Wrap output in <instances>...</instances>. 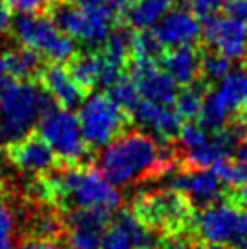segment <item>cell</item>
<instances>
[{
  "mask_svg": "<svg viewBox=\"0 0 247 249\" xmlns=\"http://www.w3.org/2000/svg\"><path fill=\"white\" fill-rule=\"evenodd\" d=\"M176 164V151L162 149L155 137L145 131H124L109 142L98 157L100 173L115 187L133 186L160 177Z\"/></svg>",
  "mask_w": 247,
  "mask_h": 249,
  "instance_id": "obj_1",
  "label": "cell"
},
{
  "mask_svg": "<svg viewBox=\"0 0 247 249\" xmlns=\"http://www.w3.org/2000/svg\"><path fill=\"white\" fill-rule=\"evenodd\" d=\"M49 184L55 208L66 209H102L115 213L122 196L106 178L100 169L91 166H64L44 175Z\"/></svg>",
  "mask_w": 247,
  "mask_h": 249,
  "instance_id": "obj_2",
  "label": "cell"
},
{
  "mask_svg": "<svg viewBox=\"0 0 247 249\" xmlns=\"http://www.w3.org/2000/svg\"><path fill=\"white\" fill-rule=\"evenodd\" d=\"M55 106L40 82L7 78L0 86V145L28 137L44 113Z\"/></svg>",
  "mask_w": 247,
  "mask_h": 249,
  "instance_id": "obj_3",
  "label": "cell"
},
{
  "mask_svg": "<svg viewBox=\"0 0 247 249\" xmlns=\"http://www.w3.org/2000/svg\"><path fill=\"white\" fill-rule=\"evenodd\" d=\"M138 220L162 238L189 236L194 231V206L173 187L138 195L131 209Z\"/></svg>",
  "mask_w": 247,
  "mask_h": 249,
  "instance_id": "obj_4",
  "label": "cell"
},
{
  "mask_svg": "<svg viewBox=\"0 0 247 249\" xmlns=\"http://www.w3.org/2000/svg\"><path fill=\"white\" fill-rule=\"evenodd\" d=\"M48 17L73 40L91 48L89 51L106 44L118 22V13L111 6H75L64 0L49 11Z\"/></svg>",
  "mask_w": 247,
  "mask_h": 249,
  "instance_id": "obj_5",
  "label": "cell"
},
{
  "mask_svg": "<svg viewBox=\"0 0 247 249\" xmlns=\"http://www.w3.org/2000/svg\"><path fill=\"white\" fill-rule=\"evenodd\" d=\"M38 135L55 151L64 166H88L91 147L82 135L78 117L58 106L51 107L38 122Z\"/></svg>",
  "mask_w": 247,
  "mask_h": 249,
  "instance_id": "obj_6",
  "label": "cell"
},
{
  "mask_svg": "<svg viewBox=\"0 0 247 249\" xmlns=\"http://www.w3.org/2000/svg\"><path fill=\"white\" fill-rule=\"evenodd\" d=\"M11 28L20 46L36 51L48 62H64L76 55L75 40L66 35L48 15L20 13Z\"/></svg>",
  "mask_w": 247,
  "mask_h": 249,
  "instance_id": "obj_7",
  "label": "cell"
},
{
  "mask_svg": "<svg viewBox=\"0 0 247 249\" xmlns=\"http://www.w3.org/2000/svg\"><path fill=\"white\" fill-rule=\"evenodd\" d=\"M78 122L88 145L98 149L127 131L131 115L111 98L109 93H96L80 106Z\"/></svg>",
  "mask_w": 247,
  "mask_h": 249,
  "instance_id": "obj_8",
  "label": "cell"
},
{
  "mask_svg": "<svg viewBox=\"0 0 247 249\" xmlns=\"http://www.w3.org/2000/svg\"><path fill=\"white\" fill-rule=\"evenodd\" d=\"M194 231L206 244L240 249L247 244V209L226 196L196 214Z\"/></svg>",
  "mask_w": 247,
  "mask_h": 249,
  "instance_id": "obj_9",
  "label": "cell"
},
{
  "mask_svg": "<svg viewBox=\"0 0 247 249\" xmlns=\"http://www.w3.org/2000/svg\"><path fill=\"white\" fill-rule=\"evenodd\" d=\"M244 111H247V70L231 71L214 89L206 93L198 122L214 131L229 124L231 115Z\"/></svg>",
  "mask_w": 247,
  "mask_h": 249,
  "instance_id": "obj_10",
  "label": "cell"
},
{
  "mask_svg": "<svg viewBox=\"0 0 247 249\" xmlns=\"http://www.w3.org/2000/svg\"><path fill=\"white\" fill-rule=\"evenodd\" d=\"M202 36L207 48L233 62L247 56V24L229 15H214L204 20Z\"/></svg>",
  "mask_w": 247,
  "mask_h": 249,
  "instance_id": "obj_11",
  "label": "cell"
},
{
  "mask_svg": "<svg viewBox=\"0 0 247 249\" xmlns=\"http://www.w3.org/2000/svg\"><path fill=\"white\" fill-rule=\"evenodd\" d=\"M113 222V213L102 209H71L64 214L66 235L71 249H98L106 231Z\"/></svg>",
  "mask_w": 247,
  "mask_h": 249,
  "instance_id": "obj_12",
  "label": "cell"
},
{
  "mask_svg": "<svg viewBox=\"0 0 247 249\" xmlns=\"http://www.w3.org/2000/svg\"><path fill=\"white\" fill-rule=\"evenodd\" d=\"M169 187L185 195L194 208H209L224 200L227 191L222 187V180L211 169L200 167H180V171L171 175Z\"/></svg>",
  "mask_w": 247,
  "mask_h": 249,
  "instance_id": "obj_13",
  "label": "cell"
},
{
  "mask_svg": "<svg viewBox=\"0 0 247 249\" xmlns=\"http://www.w3.org/2000/svg\"><path fill=\"white\" fill-rule=\"evenodd\" d=\"M4 153H6V159L20 173H28L33 177L46 175L60 166V160L56 159L55 151L40 135H35V133H29L28 137L6 145Z\"/></svg>",
  "mask_w": 247,
  "mask_h": 249,
  "instance_id": "obj_14",
  "label": "cell"
},
{
  "mask_svg": "<svg viewBox=\"0 0 247 249\" xmlns=\"http://www.w3.org/2000/svg\"><path fill=\"white\" fill-rule=\"evenodd\" d=\"M127 73L133 76L142 100L160 106H173L178 95V84L167 75L158 62L131 60Z\"/></svg>",
  "mask_w": 247,
  "mask_h": 249,
  "instance_id": "obj_15",
  "label": "cell"
},
{
  "mask_svg": "<svg viewBox=\"0 0 247 249\" xmlns=\"http://www.w3.org/2000/svg\"><path fill=\"white\" fill-rule=\"evenodd\" d=\"M160 240L138 220L135 213L125 209L118 214L106 231L98 249H153Z\"/></svg>",
  "mask_w": 247,
  "mask_h": 249,
  "instance_id": "obj_16",
  "label": "cell"
},
{
  "mask_svg": "<svg viewBox=\"0 0 247 249\" xmlns=\"http://www.w3.org/2000/svg\"><path fill=\"white\" fill-rule=\"evenodd\" d=\"M160 44L167 49L196 46L202 38L200 18L189 7H175L153 28Z\"/></svg>",
  "mask_w": 247,
  "mask_h": 249,
  "instance_id": "obj_17",
  "label": "cell"
},
{
  "mask_svg": "<svg viewBox=\"0 0 247 249\" xmlns=\"http://www.w3.org/2000/svg\"><path fill=\"white\" fill-rule=\"evenodd\" d=\"M129 115L131 120L140 125L144 131H149L151 137L165 142L178 139L182 125L185 124L184 118L176 113L175 107L153 104L147 100H140Z\"/></svg>",
  "mask_w": 247,
  "mask_h": 249,
  "instance_id": "obj_18",
  "label": "cell"
},
{
  "mask_svg": "<svg viewBox=\"0 0 247 249\" xmlns=\"http://www.w3.org/2000/svg\"><path fill=\"white\" fill-rule=\"evenodd\" d=\"M38 82L44 86L55 104L62 109L73 111L84 104L88 97V91L76 82L73 75L69 73L68 66H62L60 62H48L40 73Z\"/></svg>",
  "mask_w": 247,
  "mask_h": 249,
  "instance_id": "obj_19",
  "label": "cell"
},
{
  "mask_svg": "<svg viewBox=\"0 0 247 249\" xmlns=\"http://www.w3.org/2000/svg\"><path fill=\"white\" fill-rule=\"evenodd\" d=\"M202 56L204 49L196 46H182L164 51L158 64L178 86H189L200 80Z\"/></svg>",
  "mask_w": 247,
  "mask_h": 249,
  "instance_id": "obj_20",
  "label": "cell"
},
{
  "mask_svg": "<svg viewBox=\"0 0 247 249\" xmlns=\"http://www.w3.org/2000/svg\"><path fill=\"white\" fill-rule=\"evenodd\" d=\"M175 0H138L133 7L124 11V20L135 31L153 29L173 9Z\"/></svg>",
  "mask_w": 247,
  "mask_h": 249,
  "instance_id": "obj_21",
  "label": "cell"
},
{
  "mask_svg": "<svg viewBox=\"0 0 247 249\" xmlns=\"http://www.w3.org/2000/svg\"><path fill=\"white\" fill-rule=\"evenodd\" d=\"M4 62H6L7 73L15 80H36L40 78V73L48 60L36 51L28 48L9 49L4 55Z\"/></svg>",
  "mask_w": 247,
  "mask_h": 249,
  "instance_id": "obj_22",
  "label": "cell"
},
{
  "mask_svg": "<svg viewBox=\"0 0 247 249\" xmlns=\"http://www.w3.org/2000/svg\"><path fill=\"white\" fill-rule=\"evenodd\" d=\"M206 88L207 84L198 80L194 84H189V86H184V89L178 91V95L175 98V109L180 117L184 118V122H189V120H194V118L200 117V111H202V106H204V98H206Z\"/></svg>",
  "mask_w": 247,
  "mask_h": 249,
  "instance_id": "obj_23",
  "label": "cell"
},
{
  "mask_svg": "<svg viewBox=\"0 0 247 249\" xmlns=\"http://www.w3.org/2000/svg\"><path fill=\"white\" fill-rule=\"evenodd\" d=\"M231 68H233V60L227 58V56L220 55L216 51H204V56H202V73H200V80L209 84L224 80L229 73H231Z\"/></svg>",
  "mask_w": 247,
  "mask_h": 249,
  "instance_id": "obj_24",
  "label": "cell"
},
{
  "mask_svg": "<svg viewBox=\"0 0 247 249\" xmlns=\"http://www.w3.org/2000/svg\"><path fill=\"white\" fill-rule=\"evenodd\" d=\"M164 53V46L160 44L153 29L137 31L133 38V56L131 60H153L158 62Z\"/></svg>",
  "mask_w": 247,
  "mask_h": 249,
  "instance_id": "obj_25",
  "label": "cell"
},
{
  "mask_svg": "<svg viewBox=\"0 0 247 249\" xmlns=\"http://www.w3.org/2000/svg\"><path fill=\"white\" fill-rule=\"evenodd\" d=\"M109 95H111V98H113L120 107H124V109L127 111V113H131V111L135 109V106L142 100V98H140V93H138L137 84H135L133 76H131L127 71L111 86Z\"/></svg>",
  "mask_w": 247,
  "mask_h": 249,
  "instance_id": "obj_26",
  "label": "cell"
},
{
  "mask_svg": "<svg viewBox=\"0 0 247 249\" xmlns=\"http://www.w3.org/2000/svg\"><path fill=\"white\" fill-rule=\"evenodd\" d=\"M13 233H15L13 209L4 200V196L0 195V249H13Z\"/></svg>",
  "mask_w": 247,
  "mask_h": 249,
  "instance_id": "obj_27",
  "label": "cell"
},
{
  "mask_svg": "<svg viewBox=\"0 0 247 249\" xmlns=\"http://www.w3.org/2000/svg\"><path fill=\"white\" fill-rule=\"evenodd\" d=\"M229 0H185L187 7L198 17L200 20H207L214 15H218L227 6Z\"/></svg>",
  "mask_w": 247,
  "mask_h": 249,
  "instance_id": "obj_28",
  "label": "cell"
},
{
  "mask_svg": "<svg viewBox=\"0 0 247 249\" xmlns=\"http://www.w3.org/2000/svg\"><path fill=\"white\" fill-rule=\"evenodd\" d=\"M60 0H9L11 9L18 13L48 15Z\"/></svg>",
  "mask_w": 247,
  "mask_h": 249,
  "instance_id": "obj_29",
  "label": "cell"
},
{
  "mask_svg": "<svg viewBox=\"0 0 247 249\" xmlns=\"http://www.w3.org/2000/svg\"><path fill=\"white\" fill-rule=\"evenodd\" d=\"M18 249H71L69 244H64L60 240H36V238H28L24 240Z\"/></svg>",
  "mask_w": 247,
  "mask_h": 249,
  "instance_id": "obj_30",
  "label": "cell"
},
{
  "mask_svg": "<svg viewBox=\"0 0 247 249\" xmlns=\"http://www.w3.org/2000/svg\"><path fill=\"white\" fill-rule=\"evenodd\" d=\"M224 11L229 17L247 24V0H229L227 6L224 7Z\"/></svg>",
  "mask_w": 247,
  "mask_h": 249,
  "instance_id": "obj_31",
  "label": "cell"
},
{
  "mask_svg": "<svg viewBox=\"0 0 247 249\" xmlns=\"http://www.w3.org/2000/svg\"><path fill=\"white\" fill-rule=\"evenodd\" d=\"M227 198L233 200L236 206L247 209V184L238 186V189H234V191H231V193L227 191Z\"/></svg>",
  "mask_w": 247,
  "mask_h": 249,
  "instance_id": "obj_32",
  "label": "cell"
},
{
  "mask_svg": "<svg viewBox=\"0 0 247 249\" xmlns=\"http://www.w3.org/2000/svg\"><path fill=\"white\" fill-rule=\"evenodd\" d=\"M234 160L240 162L242 166L247 167V135L240 140V144H238V147H236V151H234Z\"/></svg>",
  "mask_w": 247,
  "mask_h": 249,
  "instance_id": "obj_33",
  "label": "cell"
},
{
  "mask_svg": "<svg viewBox=\"0 0 247 249\" xmlns=\"http://www.w3.org/2000/svg\"><path fill=\"white\" fill-rule=\"evenodd\" d=\"M138 0H109V6L113 7V9H115V11H127V9H129V7H133L135 6V4H137Z\"/></svg>",
  "mask_w": 247,
  "mask_h": 249,
  "instance_id": "obj_34",
  "label": "cell"
},
{
  "mask_svg": "<svg viewBox=\"0 0 247 249\" xmlns=\"http://www.w3.org/2000/svg\"><path fill=\"white\" fill-rule=\"evenodd\" d=\"M69 4H75V6H100L106 4V0H64Z\"/></svg>",
  "mask_w": 247,
  "mask_h": 249,
  "instance_id": "obj_35",
  "label": "cell"
},
{
  "mask_svg": "<svg viewBox=\"0 0 247 249\" xmlns=\"http://www.w3.org/2000/svg\"><path fill=\"white\" fill-rule=\"evenodd\" d=\"M7 68H6V62H4V56H0V86L7 80Z\"/></svg>",
  "mask_w": 247,
  "mask_h": 249,
  "instance_id": "obj_36",
  "label": "cell"
},
{
  "mask_svg": "<svg viewBox=\"0 0 247 249\" xmlns=\"http://www.w3.org/2000/svg\"><path fill=\"white\" fill-rule=\"evenodd\" d=\"M236 118H240V120L247 122V111H244V113H240V115H236Z\"/></svg>",
  "mask_w": 247,
  "mask_h": 249,
  "instance_id": "obj_37",
  "label": "cell"
},
{
  "mask_svg": "<svg viewBox=\"0 0 247 249\" xmlns=\"http://www.w3.org/2000/svg\"><path fill=\"white\" fill-rule=\"evenodd\" d=\"M2 166H4V162H2V151H0V171H2Z\"/></svg>",
  "mask_w": 247,
  "mask_h": 249,
  "instance_id": "obj_38",
  "label": "cell"
},
{
  "mask_svg": "<svg viewBox=\"0 0 247 249\" xmlns=\"http://www.w3.org/2000/svg\"><path fill=\"white\" fill-rule=\"evenodd\" d=\"M160 242H162V240H160ZM155 249H164V246H162V244H160V248H155Z\"/></svg>",
  "mask_w": 247,
  "mask_h": 249,
  "instance_id": "obj_39",
  "label": "cell"
},
{
  "mask_svg": "<svg viewBox=\"0 0 247 249\" xmlns=\"http://www.w3.org/2000/svg\"><path fill=\"white\" fill-rule=\"evenodd\" d=\"M240 249H247V244H246V246H244V248H240Z\"/></svg>",
  "mask_w": 247,
  "mask_h": 249,
  "instance_id": "obj_40",
  "label": "cell"
},
{
  "mask_svg": "<svg viewBox=\"0 0 247 249\" xmlns=\"http://www.w3.org/2000/svg\"><path fill=\"white\" fill-rule=\"evenodd\" d=\"M246 58H247V56H246Z\"/></svg>",
  "mask_w": 247,
  "mask_h": 249,
  "instance_id": "obj_41",
  "label": "cell"
}]
</instances>
